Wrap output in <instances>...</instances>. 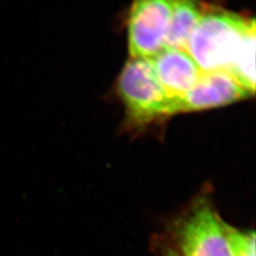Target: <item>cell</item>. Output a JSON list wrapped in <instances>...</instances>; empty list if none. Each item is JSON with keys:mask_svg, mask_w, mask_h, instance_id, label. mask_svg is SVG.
<instances>
[{"mask_svg": "<svg viewBox=\"0 0 256 256\" xmlns=\"http://www.w3.org/2000/svg\"><path fill=\"white\" fill-rule=\"evenodd\" d=\"M230 256H256V232L225 224Z\"/></svg>", "mask_w": 256, "mask_h": 256, "instance_id": "8", "label": "cell"}, {"mask_svg": "<svg viewBox=\"0 0 256 256\" xmlns=\"http://www.w3.org/2000/svg\"><path fill=\"white\" fill-rule=\"evenodd\" d=\"M256 20L218 7H204L186 52L202 72H228L256 92Z\"/></svg>", "mask_w": 256, "mask_h": 256, "instance_id": "1", "label": "cell"}, {"mask_svg": "<svg viewBox=\"0 0 256 256\" xmlns=\"http://www.w3.org/2000/svg\"><path fill=\"white\" fill-rule=\"evenodd\" d=\"M172 0H133L128 16L130 58H152L164 48Z\"/></svg>", "mask_w": 256, "mask_h": 256, "instance_id": "4", "label": "cell"}, {"mask_svg": "<svg viewBox=\"0 0 256 256\" xmlns=\"http://www.w3.org/2000/svg\"><path fill=\"white\" fill-rule=\"evenodd\" d=\"M156 79L171 102L172 116L178 104L191 92L202 70L186 50L164 48L150 58Z\"/></svg>", "mask_w": 256, "mask_h": 256, "instance_id": "6", "label": "cell"}, {"mask_svg": "<svg viewBox=\"0 0 256 256\" xmlns=\"http://www.w3.org/2000/svg\"><path fill=\"white\" fill-rule=\"evenodd\" d=\"M128 124L144 126L172 116L171 102L156 79L150 58H130L117 82Z\"/></svg>", "mask_w": 256, "mask_h": 256, "instance_id": "2", "label": "cell"}, {"mask_svg": "<svg viewBox=\"0 0 256 256\" xmlns=\"http://www.w3.org/2000/svg\"><path fill=\"white\" fill-rule=\"evenodd\" d=\"M225 224L208 202L198 203L174 227L178 254L230 256Z\"/></svg>", "mask_w": 256, "mask_h": 256, "instance_id": "3", "label": "cell"}, {"mask_svg": "<svg viewBox=\"0 0 256 256\" xmlns=\"http://www.w3.org/2000/svg\"><path fill=\"white\" fill-rule=\"evenodd\" d=\"M252 96L254 94L228 72H202L191 92L178 104L176 113L220 108Z\"/></svg>", "mask_w": 256, "mask_h": 256, "instance_id": "5", "label": "cell"}, {"mask_svg": "<svg viewBox=\"0 0 256 256\" xmlns=\"http://www.w3.org/2000/svg\"><path fill=\"white\" fill-rule=\"evenodd\" d=\"M203 10V5L198 0H172L164 48L186 50L189 38L202 18Z\"/></svg>", "mask_w": 256, "mask_h": 256, "instance_id": "7", "label": "cell"}, {"mask_svg": "<svg viewBox=\"0 0 256 256\" xmlns=\"http://www.w3.org/2000/svg\"><path fill=\"white\" fill-rule=\"evenodd\" d=\"M165 256H180L178 254V252L174 250H167L165 252Z\"/></svg>", "mask_w": 256, "mask_h": 256, "instance_id": "9", "label": "cell"}]
</instances>
